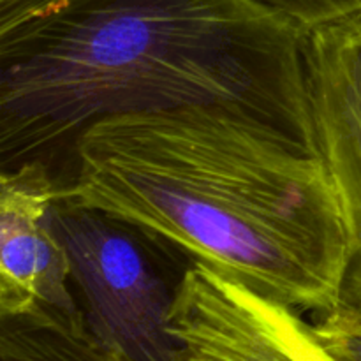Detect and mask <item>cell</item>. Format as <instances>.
<instances>
[{
    "instance_id": "cell-2",
    "label": "cell",
    "mask_w": 361,
    "mask_h": 361,
    "mask_svg": "<svg viewBox=\"0 0 361 361\" xmlns=\"http://www.w3.org/2000/svg\"><path fill=\"white\" fill-rule=\"evenodd\" d=\"M305 32L247 0H62L0 34L2 166L69 150L102 118L224 106L317 152Z\"/></svg>"
},
{
    "instance_id": "cell-5",
    "label": "cell",
    "mask_w": 361,
    "mask_h": 361,
    "mask_svg": "<svg viewBox=\"0 0 361 361\" xmlns=\"http://www.w3.org/2000/svg\"><path fill=\"white\" fill-rule=\"evenodd\" d=\"M60 182L42 159L18 162L0 176V317L85 323L71 261L53 224Z\"/></svg>"
},
{
    "instance_id": "cell-6",
    "label": "cell",
    "mask_w": 361,
    "mask_h": 361,
    "mask_svg": "<svg viewBox=\"0 0 361 361\" xmlns=\"http://www.w3.org/2000/svg\"><path fill=\"white\" fill-rule=\"evenodd\" d=\"M314 141L334 175L351 231L342 305L361 316V11L303 41Z\"/></svg>"
},
{
    "instance_id": "cell-1",
    "label": "cell",
    "mask_w": 361,
    "mask_h": 361,
    "mask_svg": "<svg viewBox=\"0 0 361 361\" xmlns=\"http://www.w3.org/2000/svg\"><path fill=\"white\" fill-rule=\"evenodd\" d=\"M59 200L134 226L166 249L321 317L342 305L351 231L319 152L224 106L88 126Z\"/></svg>"
},
{
    "instance_id": "cell-10",
    "label": "cell",
    "mask_w": 361,
    "mask_h": 361,
    "mask_svg": "<svg viewBox=\"0 0 361 361\" xmlns=\"http://www.w3.org/2000/svg\"><path fill=\"white\" fill-rule=\"evenodd\" d=\"M62 0H0V34L14 30Z\"/></svg>"
},
{
    "instance_id": "cell-8",
    "label": "cell",
    "mask_w": 361,
    "mask_h": 361,
    "mask_svg": "<svg viewBox=\"0 0 361 361\" xmlns=\"http://www.w3.org/2000/svg\"><path fill=\"white\" fill-rule=\"evenodd\" d=\"M296 28L312 32L361 11V0H247Z\"/></svg>"
},
{
    "instance_id": "cell-9",
    "label": "cell",
    "mask_w": 361,
    "mask_h": 361,
    "mask_svg": "<svg viewBox=\"0 0 361 361\" xmlns=\"http://www.w3.org/2000/svg\"><path fill=\"white\" fill-rule=\"evenodd\" d=\"M314 334L321 344L338 361H361V316L345 307L312 323Z\"/></svg>"
},
{
    "instance_id": "cell-3",
    "label": "cell",
    "mask_w": 361,
    "mask_h": 361,
    "mask_svg": "<svg viewBox=\"0 0 361 361\" xmlns=\"http://www.w3.org/2000/svg\"><path fill=\"white\" fill-rule=\"evenodd\" d=\"M53 224L102 361H178L169 314L182 279L171 281L164 264L176 252L104 212L63 200L53 204Z\"/></svg>"
},
{
    "instance_id": "cell-7",
    "label": "cell",
    "mask_w": 361,
    "mask_h": 361,
    "mask_svg": "<svg viewBox=\"0 0 361 361\" xmlns=\"http://www.w3.org/2000/svg\"><path fill=\"white\" fill-rule=\"evenodd\" d=\"M0 361H102L85 323L0 317Z\"/></svg>"
},
{
    "instance_id": "cell-4",
    "label": "cell",
    "mask_w": 361,
    "mask_h": 361,
    "mask_svg": "<svg viewBox=\"0 0 361 361\" xmlns=\"http://www.w3.org/2000/svg\"><path fill=\"white\" fill-rule=\"evenodd\" d=\"M169 330L178 361H338L302 312L200 263L180 281Z\"/></svg>"
}]
</instances>
